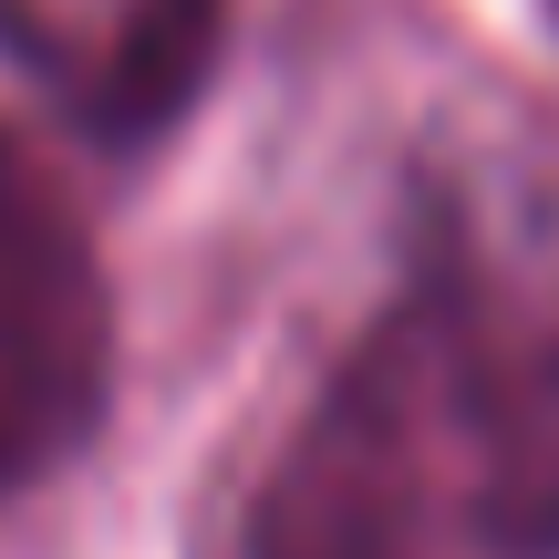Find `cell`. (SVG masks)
I'll return each mask as SVG.
<instances>
[{
	"mask_svg": "<svg viewBox=\"0 0 559 559\" xmlns=\"http://www.w3.org/2000/svg\"><path fill=\"white\" fill-rule=\"evenodd\" d=\"M549 11H559V0H549Z\"/></svg>",
	"mask_w": 559,
	"mask_h": 559,
	"instance_id": "obj_5",
	"label": "cell"
},
{
	"mask_svg": "<svg viewBox=\"0 0 559 559\" xmlns=\"http://www.w3.org/2000/svg\"><path fill=\"white\" fill-rule=\"evenodd\" d=\"M115 404V290L73 187L0 124V498L62 477Z\"/></svg>",
	"mask_w": 559,
	"mask_h": 559,
	"instance_id": "obj_2",
	"label": "cell"
},
{
	"mask_svg": "<svg viewBox=\"0 0 559 559\" xmlns=\"http://www.w3.org/2000/svg\"><path fill=\"white\" fill-rule=\"evenodd\" d=\"M228 0H0V41L73 104L94 135L145 145L207 83Z\"/></svg>",
	"mask_w": 559,
	"mask_h": 559,
	"instance_id": "obj_4",
	"label": "cell"
},
{
	"mask_svg": "<svg viewBox=\"0 0 559 559\" xmlns=\"http://www.w3.org/2000/svg\"><path fill=\"white\" fill-rule=\"evenodd\" d=\"M445 300L487 519L508 559H559V290H487L445 270Z\"/></svg>",
	"mask_w": 559,
	"mask_h": 559,
	"instance_id": "obj_3",
	"label": "cell"
},
{
	"mask_svg": "<svg viewBox=\"0 0 559 559\" xmlns=\"http://www.w3.org/2000/svg\"><path fill=\"white\" fill-rule=\"evenodd\" d=\"M249 559H508L466 445L445 270L383 311L290 425L249 508Z\"/></svg>",
	"mask_w": 559,
	"mask_h": 559,
	"instance_id": "obj_1",
	"label": "cell"
}]
</instances>
